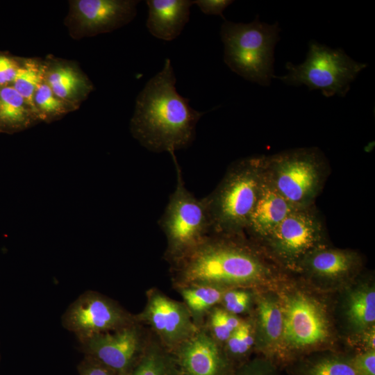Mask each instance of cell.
<instances>
[{
  "instance_id": "6da1fadb",
  "label": "cell",
  "mask_w": 375,
  "mask_h": 375,
  "mask_svg": "<svg viewBox=\"0 0 375 375\" xmlns=\"http://www.w3.org/2000/svg\"><path fill=\"white\" fill-rule=\"evenodd\" d=\"M169 265L176 289L197 285L249 287L263 282L272 272L245 233H210Z\"/></svg>"
},
{
  "instance_id": "7a4b0ae2",
  "label": "cell",
  "mask_w": 375,
  "mask_h": 375,
  "mask_svg": "<svg viewBox=\"0 0 375 375\" xmlns=\"http://www.w3.org/2000/svg\"><path fill=\"white\" fill-rule=\"evenodd\" d=\"M170 59L151 77L138 96L131 122L133 137L155 153L175 151L190 146L195 138L196 126L205 114L192 108L190 100L177 92Z\"/></svg>"
},
{
  "instance_id": "3957f363",
  "label": "cell",
  "mask_w": 375,
  "mask_h": 375,
  "mask_svg": "<svg viewBox=\"0 0 375 375\" xmlns=\"http://www.w3.org/2000/svg\"><path fill=\"white\" fill-rule=\"evenodd\" d=\"M262 177V156L244 158L229 166L215 190L202 198L210 219V233H244Z\"/></svg>"
},
{
  "instance_id": "277c9868",
  "label": "cell",
  "mask_w": 375,
  "mask_h": 375,
  "mask_svg": "<svg viewBox=\"0 0 375 375\" xmlns=\"http://www.w3.org/2000/svg\"><path fill=\"white\" fill-rule=\"evenodd\" d=\"M280 31L278 22L269 24L258 17L248 24L224 19L220 31L224 62L244 79L269 86L275 76L274 54Z\"/></svg>"
},
{
  "instance_id": "5b68a950",
  "label": "cell",
  "mask_w": 375,
  "mask_h": 375,
  "mask_svg": "<svg viewBox=\"0 0 375 375\" xmlns=\"http://www.w3.org/2000/svg\"><path fill=\"white\" fill-rule=\"evenodd\" d=\"M262 171L274 189L296 208L315 205L328 165L317 148H298L262 156Z\"/></svg>"
},
{
  "instance_id": "8992f818",
  "label": "cell",
  "mask_w": 375,
  "mask_h": 375,
  "mask_svg": "<svg viewBox=\"0 0 375 375\" xmlns=\"http://www.w3.org/2000/svg\"><path fill=\"white\" fill-rule=\"evenodd\" d=\"M285 67L288 73L274 78L289 85H305L310 90H319L326 97H344L367 64L353 60L342 49H332L312 40L304 62L299 65L288 62Z\"/></svg>"
},
{
  "instance_id": "52a82bcc",
  "label": "cell",
  "mask_w": 375,
  "mask_h": 375,
  "mask_svg": "<svg viewBox=\"0 0 375 375\" xmlns=\"http://www.w3.org/2000/svg\"><path fill=\"white\" fill-rule=\"evenodd\" d=\"M177 183L169 197L158 225L167 242L165 259L176 260L210 233V224L203 199H199L185 188L181 168L174 153Z\"/></svg>"
},
{
  "instance_id": "ba28073f",
  "label": "cell",
  "mask_w": 375,
  "mask_h": 375,
  "mask_svg": "<svg viewBox=\"0 0 375 375\" xmlns=\"http://www.w3.org/2000/svg\"><path fill=\"white\" fill-rule=\"evenodd\" d=\"M324 222L315 205L296 208L260 242L286 267L299 270L303 259L326 246Z\"/></svg>"
},
{
  "instance_id": "9c48e42d",
  "label": "cell",
  "mask_w": 375,
  "mask_h": 375,
  "mask_svg": "<svg viewBox=\"0 0 375 375\" xmlns=\"http://www.w3.org/2000/svg\"><path fill=\"white\" fill-rule=\"evenodd\" d=\"M89 356L117 375H127L138 363L149 340L143 325L137 321L119 329L78 340Z\"/></svg>"
},
{
  "instance_id": "30bf717a",
  "label": "cell",
  "mask_w": 375,
  "mask_h": 375,
  "mask_svg": "<svg viewBox=\"0 0 375 375\" xmlns=\"http://www.w3.org/2000/svg\"><path fill=\"white\" fill-rule=\"evenodd\" d=\"M134 321V315L115 300L92 290L81 294L62 317L63 327L78 340L119 329Z\"/></svg>"
},
{
  "instance_id": "8fae6325",
  "label": "cell",
  "mask_w": 375,
  "mask_h": 375,
  "mask_svg": "<svg viewBox=\"0 0 375 375\" xmlns=\"http://www.w3.org/2000/svg\"><path fill=\"white\" fill-rule=\"evenodd\" d=\"M134 317L149 327L160 344L170 353L199 329L183 303L156 288L147 292L144 308Z\"/></svg>"
},
{
  "instance_id": "7c38bea8",
  "label": "cell",
  "mask_w": 375,
  "mask_h": 375,
  "mask_svg": "<svg viewBox=\"0 0 375 375\" xmlns=\"http://www.w3.org/2000/svg\"><path fill=\"white\" fill-rule=\"evenodd\" d=\"M283 316L282 344L290 349H303L324 342L329 335L325 311L315 300L300 292L281 303Z\"/></svg>"
},
{
  "instance_id": "4fadbf2b",
  "label": "cell",
  "mask_w": 375,
  "mask_h": 375,
  "mask_svg": "<svg viewBox=\"0 0 375 375\" xmlns=\"http://www.w3.org/2000/svg\"><path fill=\"white\" fill-rule=\"evenodd\" d=\"M171 353L178 375H233L235 369L223 347L202 326Z\"/></svg>"
},
{
  "instance_id": "5bb4252c",
  "label": "cell",
  "mask_w": 375,
  "mask_h": 375,
  "mask_svg": "<svg viewBox=\"0 0 375 375\" xmlns=\"http://www.w3.org/2000/svg\"><path fill=\"white\" fill-rule=\"evenodd\" d=\"M294 209L271 185L263 171L258 196L244 233L260 242Z\"/></svg>"
},
{
  "instance_id": "9a60e30c",
  "label": "cell",
  "mask_w": 375,
  "mask_h": 375,
  "mask_svg": "<svg viewBox=\"0 0 375 375\" xmlns=\"http://www.w3.org/2000/svg\"><path fill=\"white\" fill-rule=\"evenodd\" d=\"M138 1L79 0L77 16L82 25L95 31H110L131 20Z\"/></svg>"
},
{
  "instance_id": "2e32d148",
  "label": "cell",
  "mask_w": 375,
  "mask_h": 375,
  "mask_svg": "<svg viewBox=\"0 0 375 375\" xmlns=\"http://www.w3.org/2000/svg\"><path fill=\"white\" fill-rule=\"evenodd\" d=\"M147 27L154 37L172 41L183 30L190 19V0H147Z\"/></svg>"
},
{
  "instance_id": "e0dca14e",
  "label": "cell",
  "mask_w": 375,
  "mask_h": 375,
  "mask_svg": "<svg viewBox=\"0 0 375 375\" xmlns=\"http://www.w3.org/2000/svg\"><path fill=\"white\" fill-rule=\"evenodd\" d=\"M360 265V259L356 253L324 246L309 253L299 270L320 278L336 280L356 272Z\"/></svg>"
},
{
  "instance_id": "ac0fdd59",
  "label": "cell",
  "mask_w": 375,
  "mask_h": 375,
  "mask_svg": "<svg viewBox=\"0 0 375 375\" xmlns=\"http://www.w3.org/2000/svg\"><path fill=\"white\" fill-rule=\"evenodd\" d=\"M255 344L264 351L272 352L282 344L283 316L281 304L271 297H260L257 301Z\"/></svg>"
},
{
  "instance_id": "d6986e66",
  "label": "cell",
  "mask_w": 375,
  "mask_h": 375,
  "mask_svg": "<svg viewBox=\"0 0 375 375\" xmlns=\"http://www.w3.org/2000/svg\"><path fill=\"white\" fill-rule=\"evenodd\" d=\"M197 327H201L208 313L219 305L226 288L212 285H190L177 289Z\"/></svg>"
},
{
  "instance_id": "ffe728a7",
  "label": "cell",
  "mask_w": 375,
  "mask_h": 375,
  "mask_svg": "<svg viewBox=\"0 0 375 375\" xmlns=\"http://www.w3.org/2000/svg\"><path fill=\"white\" fill-rule=\"evenodd\" d=\"M28 107L13 86L0 87V132L14 133L29 126L31 119Z\"/></svg>"
},
{
  "instance_id": "44dd1931",
  "label": "cell",
  "mask_w": 375,
  "mask_h": 375,
  "mask_svg": "<svg viewBox=\"0 0 375 375\" xmlns=\"http://www.w3.org/2000/svg\"><path fill=\"white\" fill-rule=\"evenodd\" d=\"M347 315L353 328L362 333L374 326L375 291L365 285L352 292L347 301Z\"/></svg>"
},
{
  "instance_id": "7402d4cb",
  "label": "cell",
  "mask_w": 375,
  "mask_h": 375,
  "mask_svg": "<svg viewBox=\"0 0 375 375\" xmlns=\"http://www.w3.org/2000/svg\"><path fill=\"white\" fill-rule=\"evenodd\" d=\"M127 375H178L174 358L157 340H150L143 355Z\"/></svg>"
},
{
  "instance_id": "603a6c76",
  "label": "cell",
  "mask_w": 375,
  "mask_h": 375,
  "mask_svg": "<svg viewBox=\"0 0 375 375\" xmlns=\"http://www.w3.org/2000/svg\"><path fill=\"white\" fill-rule=\"evenodd\" d=\"M242 319L221 306H215L206 315L202 327L219 344L223 347Z\"/></svg>"
},
{
  "instance_id": "cb8c5ba5",
  "label": "cell",
  "mask_w": 375,
  "mask_h": 375,
  "mask_svg": "<svg viewBox=\"0 0 375 375\" xmlns=\"http://www.w3.org/2000/svg\"><path fill=\"white\" fill-rule=\"evenodd\" d=\"M255 345V329L249 321L242 320L239 327L223 345L224 351L233 364L244 360Z\"/></svg>"
},
{
  "instance_id": "d4e9b609",
  "label": "cell",
  "mask_w": 375,
  "mask_h": 375,
  "mask_svg": "<svg viewBox=\"0 0 375 375\" xmlns=\"http://www.w3.org/2000/svg\"><path fill=\"white\" fill-rule=\"evenodd\" d=\"M43 73L35 64L27 62L19 67L13 88L24 98L28 107L36 112L34 95L38 88L42 83Z\"/></svg>"
},
{
  "instance_id": "484cf974",
  "label": "cell",
  "mask_w": 375,
  "mask_h": 375,
  "mask_svg": "<svg viewBox=\"0 0 375 375\" xmlns=\"http://www.w3.org/2000/svg\"><path fill=\"white\" fill-rule=\"evenodd\" d=\"M48 85L58 98L69 99L78 92L81 85L79 75L69 67L53 70L48 77Z\"/></svg>"
},
{
  "instance_id": "4316f807",
  "label": "cell",
  "mask_w": 375,
  "mask_h": 375,
  "mask_svg": "<svg viewBox=\"0 0 375 375\" xmlns=\"http://www.w3.org/2000/svg\"><path fill=\"white\" fill-rule=\"evenodd\" d=\"M303 375H358L351 360L338 356L324 357L308 365Z\"/></svg>"
},
{
  "instance_id": "83f0119b",
  "label": "cell",
  "mask_w": 375,
  "mask_h": 375,
  "mask_svg": "<svg viewBox=\"0 0 375 375\" xmlns=\"http://www.w3.org/2000/svg\"><path fill=\"white\" fill-rule=\"evenodd\" d=\"M35 108L40 114L47 115H60L66 111L64 100L58 98L48 84L42 83L34 95Z\"/></svg>"
},
{
  "instance_id": "f1b7e54d",
  "label": "cell",
  "mask_w": 375,
  "mask_h": 375,
  "mask_svg": "<svg viewBox=\"0 0 375 375\" xmlns=\"http://www.w3.org/2000/svg\"><path fill=\"white\" fill-rule=\"evenodd\" d=\"M250 302L251 294L248 291L231 288L226 290L219 304L225 310L238 315L248 310Z\"/></svg>"
},
{
  "instance_id": "f546056e",
  "label": "cell",
  "mask_w": 375,
  "mask_h": 375,
  "mask_svg": "<svg viewBox=\"0 0 375 375\" xmlns=\"http://www.w3.org/2000/svg\"><path fill=\"white\" fill-rule=\"evenodd\" d=\"M233 375H276V372L270 361L256 358L238 366Z\"/></svg>"
},
{
  "instance_id": "4dcf8cb0",
  "label": "cell",
  "mask_w": 375,
  "mask_h": 375,
  "mask_svg": "<svg viewBox=\"0 0 375 375\" xmlns=\"http://www.w3.org/2000/svg\"><path fill=\"white\" fill-rule=\"evenodd\" d=\"M350 360L358 375H375V350H366Z\"/></svg>"
},
{
  "instance_id": "1f68e13d",
  "label": "cell",
  "mask_w": 375,
  "mask_h": 375,
  "mask_svg": "<svg viewBox=\"0 0 375 375\" xmlns=\"http://www.w3.org/2000/svg\"><path fill=\"white\" fill-rule=\"evenodd\" d=\"M79 375H117L94 358L85 356L77 366Z\"/></svg>"
},
{
  "instance_id": "d6a6232c",
  "label": "cell",
  "mask_w": 375,
  "mask_h": 375,
  "mask_svg": "<svg viewBox=\"0 0 375 375\" xmlns=\"http://www.w3.org/2000/svg\"><path fill=\"white\" fill-rule=\"evenodd\" d=\"M233 1L231 0H195L193 3L196 4L201 12L208 15L223 16V11Z\"/></svg>"
},
{
  "instance_id": "836d02e7",
  "label": "cell",
  "mask_w": 375,
  "mask_h": 375,
  "mask_svg": "<svg viewBox=\"0 0 375 375\" xmlns=\"http://www.w3.org/2000/svg\"><path fill=\"white\" fill-rule=\"evenodd\" d=\"M19 66L13 59L0 54V86H6L13 82Z\"/></svg>"
},
{
  "instance_id": "e575fe53",
  "label": "cell",
  "mask_w": 375,
  "mask_h": 375,
  "mask_svg": "<svg viewBox=\"0 0 375 375\" xmlns=\"http://www.w3.org/2000/svg\"><path fill=\"white\" fill-rule=\"evenodd\" d=\"M362 342L367 350L375 349V330L374 326L362 332Z\"/></svg>"
}]
</instances>
